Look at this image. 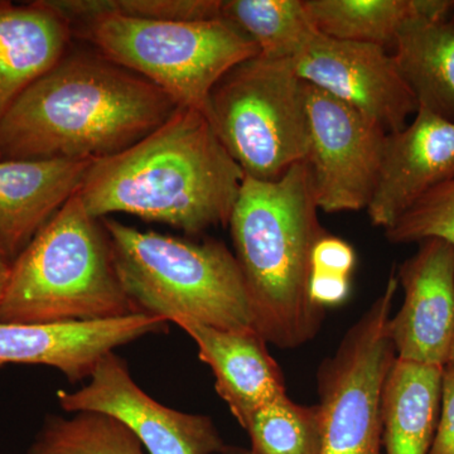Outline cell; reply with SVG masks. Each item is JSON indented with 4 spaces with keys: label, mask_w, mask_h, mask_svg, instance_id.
<instances>
[{
    "label": "cell",
    "mask_w": 454,
    "mask_h": 454,
    "mask_svg": "<svg viewBox=\"0 0 454 454\" xmlns=\"http://www.w3.org/2000/svg\"><path fill=\"white\" fill-rule=\"evenodd\" d=\"M178 106L100 53H65L0 121V160H106L145 138Z\"/></svg>",
    "instance_id": "cell-1"
},
{
    "label": "cell",
    "mask_w": 454,
    "mask_h": 454,
    "mask_svg": "<svg viewBox=\"0 0 454 454\" xmlns=\"http://www.w3.org/2000/svg\"><path fill=\"white\" fill-rule=\"evenodd\" d=\"M244 178L206 114L178 106L145 138L92 162L77 195L98 220L128 214L199 235L229 225Z\"/></svg>",
    "instance_id": "cell-2"
},
{
    "label": "cell",
    "mask_w": 454,
    "mask_h": 454,
    "mask_svg": "<svg viewBox=\"0 0 454 454\" xmlns=\"http://www.w3.org/2000/svg\"><path fill=\"white\" fill-rule=\"evenodd\" d=\"M318 210L304 160L277 181L245 177L227 225L256 333L283 349L315 339L324 322L309 293L312 250L327 234Z\"/></svg>",
    "instance_id": "cell-3"
},
{
    "label": "cell",
    "mask_w": 454,
    "mask_h": 454,
    "mask_svg": "<svg viewBox=\"0 0 454 454\" xmlns=\"http://www.w3.org/2000/svg\"><path fill=\"white\" fill-rule=\"evenodd\" d=\"M131 315L138 310L114 267L103 223L74 196L14 259L0 322L67 324Z\"/></svg>",
    "instance_id": "cell-4"
},
{
    "label": "cell",
    "mask_w": 454,
    "mask_h": 454,
    "mask_svg": "<svg viewBox=\"0 0 454 454\" xmlns=\"http://www.w3.org/2000/svg\"><path fill=\"white\" fill-rule=\"evenodd\" d=\"M101 223L114 267L138 313L173 324L255 330L243 274L225 244L142 231L110 217Z\"/></svg>",
    "instance_id": "cell-5"
},
{
    "label": "cell",
    "mask_w": 454,
    "mask_h": 454,
    "mask_svg": "<svg viewBox=\"0 0 454 454\" xmlns=\"http://www.w3.org/2000/svg\"><path fill=\"white\" fill-rule=\"evenodd\" d=\"M74 28L100 55L163 90L178 106L205 114L217 82L259 55L256 44L223 18L184 22L106 16Z\"/></svg>",
    "instance_id": "cell-6"
},
{
    "label": "cell",
    "mask_w": 454,
    "mask_h": 454,
    "mask_svg": "<svg viewBox=\"0 0 454 454\" xmlns=\"http://www.w3.org/2000/svg\"><path fill=\"white\" fill-rule=\"evenodd\" d=\"M206 116L245 177L273 182L309 157L306 82L294 59L258 55L217 82Z\"/></svg>",
    "instance_id": "cell-7"
},
{
    "label": "cell",
    "mask_w": 454,
    "mask_h": 454,
    "mask_svg": "<svg viewBox=\"0 0 454 454\" xmlns=\"http://www.w3.org/2000/svg\"><path fill=\"white\" fill-rule=\"evenodd\" d=\"M399 282L384 291L318 370L321 454H381L382 390L395 349L387 333Z\"/></svg>",
    "instance_id": "cell-8"
},
{
    "label": "cell",
    "mask_w": 454,
    "mask_h": 454,
    "mask_svg": "<svg viewBox=\"0 0 454 454\" xmlns=\"http://www.w3.org/2000/svg\"><path fill=\"white\" fill-rule=\"evenodd\" d=\"M309 149L307 162L319 210H367L387 134L354 107L306 83Z\"/></svg>",
    "instance_id": "cell-9"
},
{
    "label": "cell",
    "mask_w": 454,
    "mask_h": 454,
    "mask_svg": "<svg viewBox=\"0 0 454 454\" xmlns=\"http://www.w3.org/2000/svg\"><path fill=\"white\" fill-rule=\"evenodd\" d=\"M82 389L59 391L68 413H98L121 422L149 454H220L223 443L210 417L182 413L155 402L131 378L127 364L110 352Z\"/></svg>",
    "instance_id": "cell-10"
},
{
    "label": "cell",
    "mask_w": 454,
    "mask_h": 454,
    "mask_svg": "<svg viewBox=\"0 0 454 454\" xmlns=\"http://www.w3.org/2000/svg\"><path fill=\"white\" fill-rule=\"evenodd\" d=\"M294 62L304 82L354 107L387 134L404 129L419 109L385 47L318 33Z\"/></svg>",
    "instance_id": "cell-11"
},
{
    "label": "cell",
    "mask_w": 454,
    "mask_h": 454,
    "mask_svg": "<svg viewBox=\"0 0 454 454\" xmlns=\"http://www.w3.org/2000/svg\"><path fill=\"white\" fill-rule=\"evenodd\" d=\"M396 278L404 301L387 324L396 358L444 367L454 334V247L422 241Z\"/></svg>",
    "instance_id": "cell-12"
},
{
    "label": "cell",
    "mask_w": 454,
    "mask_h": 454,
    "mask_svg": "<svg viewBox=\"0 0 454 454\" xmlns=\"http://www.w3.org/2000/svg\"><path fill=\"white\" fill-rule=\"evenodd\" d=\"M160 317L131 315L107 321L67 324H11L0 322V366L53 367L71 384L90 378L98 363L114 348L146 334L167 330Z\"/></svg>",
    "instance_id": "cell-13"
},
{
    "label": "cell",
    "mask_w": 454,
    "mask_h": 454,
    "mask_svg": "<svg viewBox=\"0 0 454 454\" xmlns=\"http://www.w3.org/2000/svg\"><path fill=\"white\" fill-rule=\"evenodd\" d=\"M454 178V121L418 109L404 129L387 134L378 186L369 207L372 225L389 229L414 203Z\"/></svg>",
    "instance_id": "cell-14"
},
{
    "label": "cell",
    "mask_w": 454,
    "mask_h": 454,
    "mask_svg": "<svg viewBox=\"0 0 454 454\" xmlns=\"http://www.w3.org/2000/svg\"><path fill=\"white\" fill-rule=\"evenodd\" d=\"M211 367L216 390L241 428L262 405L286 394L279 365L269 354L267 340L255 330H221L192 321H179Z\"/></svg>",
    "instance_id": "cell-15"
},
{
    "label": "cell",
    "mask_w": 454,
    "mask_h": 454,
    "mask_svg": "<svg viewBox=\"0 0 454 454\" xmlns=\"http://www.w3.org/2000/svg\"><path fill=\"white\" fill-rule=\"evenodd\" d=\"M90 160H0V245L12 259L79 193Z\"/></svg>",
    "instance_id": "cell-16"
},
{
    "label": "cell",
    "mask_w": 454,
    "mask_h": 454,
    "mask_svg": "<svg viewBox=\"0 0 454 454\" xmlns=\"http://www.w3.org/2000/svg\"><path fill=\"white\" fill-rule=\"evenodd\" d=\"M74 28L49 0H0V121L68 51Z\"/></svg>",
    "instance_id": "cell-17"
},
{
    "label": "cell",
    "mask_w": 454,
    "mask_h": 454,
    "mask_svg": "<svg viewBox=\"0 0 454 454\" xmlns=\"http://www.w3.org/2000/svg\"><path fill=\"white\" fill-rule=\"evenodd\" d=\"M444 367L396 358L382 390L387 454H429L441 411Z\"/></svg>",
    "instance_id": "cell-18"
},
{
    "label": "cell",
    "mask_w": 454,
    "mask_h": 454,
    "mask_svg": "<svg viewBox=\"0 0 454 454\" xmlns=\"http://www.w3.org/2000/svg\"><path fill=\"white\" fill-rule=\"evenodd\" d=\"M394 59L420 109L454 121V25L413 18L394 43Z\"/></svg>",
    "instance_id": "cell-19"
},
{
    "label": "cell",
    "mask_w": 454,
    "mask_h": 454,
    "mask_svg": "<svg viewBox=\"0 0 454 454\" xmlns=\"http://www.w3.org/2000/svg\"><path fill=\"white\" fill-rule=\"evenodd\" d=\"M317 31L334 40L394 46L406 22L423 18L422 0H303Z\"/></svg>",
    "instance_id": "cell-20"
},
{
    "label": "cell",
    "mask_w": 454,
    "mask_h": 454,
    "mask_svg": "<svg viewBox=\"0 0 454 454\" xmlns=\"http://www.w3.org/2000/svg\"><path fill=\"white\" fill-rule=\"evenodd\" d=\"M221 17L269 59H297L319 33L303 0H223Z\"/></svg>",
    "instance_id": "cell-21"
},
{
    "label": "cell",
    "mask_w": 454,
    "mask_h": 454,
    "mask_svg": "<svg viewBox=\"0 0 454 454\" xmlns=\"http://www.w3.org/2000/svg\"><path fill=\"white\" fill-rule=\"evenodd\" d=\"M27 454H145L127 427L98 413L50 415Z\"/></svg>",
    "instance_id": "cell-22"
},
{
    "label": "cell",
    "mask_w": 454,
    "mask_h": 454,
    "mask_svg": "<svg viewBox=\"0 0 454 454\" xmlns=\"http://www.w3.org/2000/svg\"><path fill=\"white\" fill-rule=\"evenodd\" d=\"M244 429L254 454H321V408L297 404L286 394L262 405Z\"/></svg>",
    "instance_id": "cell-23"
},
{
    "label": "cell",
    "mask_w": 454,
    "mask_h": 454,
    "mask_svg": "<svg viewBox=\"0 0 454 454\" xmlns=\"http://www.w3.org/2000/svg\"><path fill=\"white\" fill-rule=\"evenodd\" d=\"M76 27L98 17L205 22L221 20L223 0H49Z\"/></svg>",
    "instance_id": "cell-24"
},
{
    "label": "cell",
    "mask_w": 454,
    "mask_h": 454,
    "mask_svg": "<svg viewBox=\"0 0 454 454\" xmlns=\"http://www.w3.org/2000/svg\"><path fill=\"white\" fill-rule=\"evenodd\" d=\"M393 244L439 239L454 247V178L435 187L385 230Z\"/></svg>",
    "instance_id": "cell-25"
},
{
    "label": "cell",
    "mask_w": 454,
    "mask_h": 454,
    "mask_svg": "<svg viewBox=\"0 0 454 454\" xmlns=\"http://www.w3.org/2000/svg\"><path fill=\"white\" fill-rule=\"evenodd\" d=\"M356 264L354 247L336 236L325 234L317 241L310 256V269L318 273L351 276Z\"/></svg>",
    "instance_id": "cell-26"
},
{
    "label": "cell",
    "mask_w": 454,
    "mask_h": 454,
    "mask_svg": "<svg viewBox=\"0 0 454 454\" xmlns=\"http://www.w3.org/2000/svg\"><path fill=\"white\" fill-rule=\"evenodd\" d=\"M429 454H454V372L443 370L441 411Z\"/></svg>",
    "instance_id": "cell-27"
},
{
    "label": "cell",
    "mask_w": 454,
    "mask_h": 454,
    "mask_svg": "<svg viewBox=\"0 0 454 454\" xmlns=\"http://www.w3.org/2000/svg\"><path fill=\"white\" fill-rule=\"evenodd\" d=\"M309 293L310 301L319 309L337 306L348 298L349 277L310 271Z\"/></svg>",
    "instance_id": "cell-28"
},
{
    "label": "cell",
    "mask_w": 454,
    "mask_h": 454,
    "mask_svg": "<svg viewBox=\"0 0 454 454\" xmlns=\"http://www.w3.org/2000/svg\"><path fill=\"white\" fill-rule=\"evenodd\" d=\"M13 262L14 260L8 255V253L0 245V303H2L5 289H7L12 268H13Z\"/></svg>",
    "instance_id": "cell-29"
},
{
    "label": "cell",
    "mask_w": 454,
    "mask_h": 454,
    "mask_svg": "<svg viewBox=\"0 0 454 454\" xmlns=\"http://www.w3.org/2000/svg\"><path fill=\"white\" fill-rule=\"evenodd\" d=\"M220 454H254L252 450H247V448L238 446H225L223 452Z\"/></svg>",
    "instance_id": "cell-30"
},
{
    "label": "cell",
    "mask_w": 454,
    "mask_h": 454,
    "mask_svg": "<svg viewBox=\"0 0 454 454\" xmlns=\"http://www.w3.org/2000/svg\"><path fill=\"white\" fill-rule=\"evenodd\" d=\"M444 370L454 372V334L452 343H450V354H448L447 363Z\"/></svg>",
    "instance_id": "cell-31"
},
{
    "label": "cell",
    "mask_w": 454,
    "mask_h": 454,
    "mask_svg": "<svg viewBox=\"0 0 454 454\" xmlns=\"http://www.w3.org/2000/svg\"><path fill=\"white\" fill-rule=\"evenodd\" d=\"M450 20V22H452L454 25V9H453L452 14H450V20Z\"/></svg>",
    "instance_id": "cell-32"
}]
</instances>
